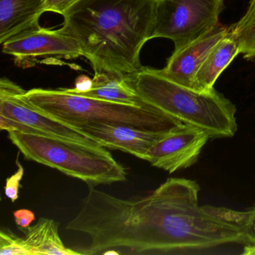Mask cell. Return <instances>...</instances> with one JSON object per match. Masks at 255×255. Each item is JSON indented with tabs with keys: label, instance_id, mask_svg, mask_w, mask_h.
<instances>
[{
	"label": "cell",
	"instance_id": "1",
	"mask_svg": "<svg viewBox=\"0 0 255 255\" xmlns=\"http://www.w3.org/2000/svg\"><path fill=\"white\" fill-rule=\"evenodd\" d=\"M200 186L169 178L146 196L122 199L89 186L70 228L91 239L86 255L110 250L132 255H170L227 244H246L228 209L201 207Z\"/></svg>",
	"mask_w": 255,
	"mask_h": 255
},
{
	"label": "cell",
	"instance_id": "2",
	"mask_svg": "<svg viewBox=\"0 0 255 255\" xmlns=\"http://www.w3.org/2000/svg\"><path fill=\"white\" fill-rule=\"evenodd\" d=\"M157 0H79L62 29L78 41L95 72L120 76L143 68L141 49L153 38Z\"/></svg>",
	"mask_w": 255,
	"mask_h": 255
},
{
	"label": "cell",
	"instance_id": "3",
	"mask_svg": "<svg viewBox=\"0 0 255 255\" xmlns=\"http://www.w3.org/2000/svg\"><path fill=\"white\" fill-rule=\"evenodd\" d=\"M127 77L143 102L204 129L210 138H231L237 132V108L216 89L193 90L168 80L159 70L146 67Z\"/></svg>",
	"mask_w": 255,
	"mask_h": 255
},
{
	"label": "cell",
	"instance_id": "4",
	"mask_svg": "<svg viewBox=\"0 0 255 255\" xmlns=\"http://www.w3.org/2000/svg\"><path fill=\"white\" fill-rule=\"evenodd\" d=\"M23 97L40 113L68 126L103 123L165 132L183 125L150 104L132 105L89 98L64 88H37L26 91Z\"/></svg>",
	"mask_w": 255,
	"mask_h": 255
},
{
	"label": "cell",
	"instance_id": "5",
	"mask_svg": "<svg viewBox=\"0 0 255 255\" xmlns=\"http://www.w3.org/2000/svg\"><path fill=\"white\" fill-rule=\"evenodd\" d=\"M8 134L28 160L59 170L89 186L126 180V168L102 146L15 130Z\"/></svg>",
	"mask_w": 255,
	"mask_h": 255
},
{
	"label": "cell",
	"instance_id": "6",
	"mask_svg": "<svg viewBox=\"0 0 255 255\" xmlns=\"http://www.w3.org/2000/svg\"><path fill=\"white\" fill-rule=\"evenodd\" d=\"M223 0H157L153 38H168L178 50L219 23Z\"/></svg>",
	"mask_w": 255,
	"mask_h": 255
},
{
	"label": "cell",
	"instance_id": "7",
	"mask_svg": "<svg viewBox=\"0 0 255 255\" xmlns=\"http://www.w3.org/2000/svg\"><path fill=\"white\" fill-rule=\"evenodd\" d=\"M26 91L3 78L0 80V129L71 140L89 144L96 141L72 127L58 122L31 107L23 98ZM100 145V144H98Z\"/></svg>",
	"mask_w": 255,
	"mask_h": 255
},
{
	"label": "cell",
	"instance_id": "8",
	"mask_svg": "<svg viewBox=\"0 0 255 255\" xmlns=\"http://www.w3.org/2000/svg\"><path fill=\"white\" fill-rule=\"evenodd\" d=\"M210 139L204 129L183 124L157 140L147 153L146 161L172 174L195 164Z\"/></svg>",
	"mask_w": 255,
	"mask_h": 255
},
{
	"label": "cell",
	"instance_id": "9",
	"mask_svg": "<svg viewBox=\"0 0 255 255\" xmlns=\"http://www.w3.org/2000/svg\"><path fill=\"white\" fill-rule=\"evenodd\" d=\"M2 44L4 53L20 60L43 56L68 59L83 56L78 41L62 28L54 30L39 27L19 34Z\"/></svg>",
	"mask_w": 255,
	"mask_h": 255
},
{
	"label": "cell",
	"instance_id": "10",
	"mask_svg": "<svg viewBox=\"0 0 255 255\" xmlns=\"http://www.w3.org/2000/svg\"><path fill=\"white\" fill-rule=\"evenodd\" d=\"M70 127L87 135L102 147L122 150L145 161L152 146L168 132L143 130L125 125L103 123Z\"/></svg>",
	"mask_w": 255,
	"mask_h": 255
},
{
	"label": "cell",
	"instance_id": "11",
	"mask_svg": "<svg viewBox=\"0 0 255 255\" xmlns=\"http://www.w3.org/2000/svg\"><path fill=\"white\" fill-rule=\"evenodd\" d=\"M228 26L219 23L210 33L186 47L174 50L159 72L174 83L195 90V78L211 49L228 33Z\"/></svg>",
	"mask_w": 255,
	"mask_h": 255
},
{
	"label": "cell",
	"instance_id": "12",
	"mask_svg": "<svg viewBox=\"0 0 255 255\" xmlns=\"http://www.w3.org/2000/svg\"><path fill=\"white\" fill-rule=\"evenodd\" d=\"M45 0H0V43L41 27Z\"/></svg>",
	"mask_w": 255,
	"mask_h": 255
},
{
	"label": "cell",
	"instance_id": "13",
	"mask_svg": "<svg viewBox=\"0 0 255 255\" xmlns=\"http://www.w3.org/2000/svg\"><path fill=\"white\" fill-rule=\"evenodd\" d=\"M240 54V42L231 26L228 33L210 50L195 78V90L208 92L214 89L219 76L236 56Z\"/></svg>",
	"mask_w": 255,
	"mask_h": 255
},
{
	"label": "cell",
	"instance_id": "14",
	"mask_svg": "<svg viewBox=\"0 0 255 255\" xmlns=\"http://www.w3.org/2000/svg\"><path fill=\"white\" fill-rule=\"evenodd\" d=\"M20 230L29 255H83L65 246L59 234V225L53 219L41 218L35 225Z\"/></svg>",
	"mask_w": 255,
	"mask_h": 255
},
{
	"label": "cell",
	"instance_id": "15",
	"mask_svg": "<svg viewBox=\"0 0 255 255\" xmlns=\"http://www.w3.org/2000/svg\"><path fill=\"white\" fill-rule=\"evenodd\" d=\"M71 92L83 96L98 98L122 104L142 105L141 101L127 76H120L108 72H95L91 89L87 92Z\"/></svg>",
	"mask_w": 255,
	"mask_h": 255
},
{
	"label": "cell",
	"instance_id": "16",
	"mask_svg": "<svg viewBox=\"0 0 255 255\" xmlns=\"http://www.w3.org/2000/svg\"><path fill=\"white\" fill-rule=\"evenodd\" d=\"M240 42V54L247 60H255V0H251L247 11L231 26Z\"/></svg>",
	"mask_w": 255,
	"mask_h": 255
},
{
	"label": "cell",
	"instance_id": "17",
	"mask_svg": "<svg viewBox=\"0 0 255 255\" xmlns=\"http://www.w3.org/2000/svg\"><path fill=\"white\" fill-rule=\"evenodd\" d=\"M231 220L238 224L246 244L255 246V207L249 211L240 212L228 209Z\"/></svg>",
	"mask_w": 255,
	"mask_h": 255
},
{
	"label": "cell",
	"instance_id": "18",
	"mask_svg": "<svg viewBox=\"0 0 255 255\" xmlns=\"http://www.w3.org/2000/svg\"><path fill=\"white\" fill-rule=\"evenodd\" d=\"M0 255H29L23 237L9 231H0Z\"/></svg>",
	"mask_w": 255,
	"mask_h": 255
},
{
	"label": "cell",
	"instance_id": "19",
	"mask_svg": "<svg viewBox=\"0 0 255 255\" xmlns=\"http://www.w3.org/2000/svg\"><path fill=\"white\" fill-rule=\"evenodd\" d=\"M19 156H20V153L17 154V159H16V165L17 166V171L11 177L6 179L5 186L4 187L5 196L8 199L11 200L12 202H15L19 198L20 181L24 175V168L19 161Z\"/></svg>",
	"mask_w": 255,
	"mask_h": 255
},
{
	"label": "cell",
	"instance_id": "20",
	"mask_svg": "<svg viewBox=\"0 0 255 255\" xmlns=\"http://www.w3.org/2000/svg\"><path fill=\"white\" fill-rule=\"evenodd\" d=\"M79 0H45L44 10L45 12L56 13L64 16L68 9Z\"/></svg>",
	"mask_w": 255,
	"mask_h": 255
},
{
	"label": "cell",
	"instance_id": "21",
	"mask_svg": "<svg viewBox=\"0 0 255 255\" xmlns=\"http://www.w3.org/2000/svg\"><path fill=\"white\" fill-rule=\"evenodd\" d=\"M14 217L16 225L20 228H28L35 219L33 212L26 209H21L14 211Z\"/></svg>",
	"mask_w": 255,
	"mask_h": 255
},
{
	"label": "cell",
	"instance_id": "22",
	"mask_svg": "<svg viewBox=\"0 0 255 255\" xmlns=\"http://www.w3.org/2000/svg\"><path fill=\"white\" fill-rule=\"evenodd\" d=\"M92 80L87 76L82 75L76 80L75 88L72 89L77 92H87L92 87Z\"/></svg>",
	"mask_w": 255,
	"mask_h": 255
},
{
	"label": "cell",
	"instance_id": "23",
	"mask_svg": "<svg viewBox=\"0 0 255 255\" xmlns=\"http://www.w3.org/2000/svg\"><path fill=\"white\" fill-rule=\"evenodd\" d=\"M243 255H255V246H246L244 247Z\"/></svg>",
	"mask_w": 255,
	"mask_h": 255
},
{
	"label": "cell",
	"instance_id": "24",
	"mask_svg": "<svg viewBox=\"0 0 255 255\" xmlns=\"http://www.w3.org/2000/svg\"><path fill=\"white\" fill-rule=\"evenodd\" d=\"M223 1H225V0H223Z\"/></svg>",
	"mask_w": 255,
	"mask_h": 255
}]
</instances>
